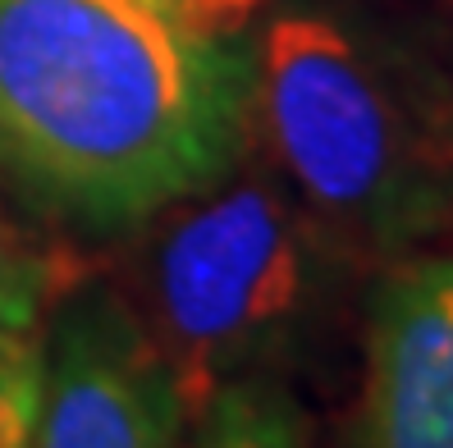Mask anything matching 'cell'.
<instances>
[{
  "label": "cell",
  "mask_w": 453,
  "mask_h": 448,
  "mask_svg": "<svg viewBox=\"0 0 453 448\" xmlns=\"http://www.w3.org/2000/svg\"><path fill=\"white\" fill-rule=\"evenodd\" d=\"M179 448H316L298 389L275 376L220 389L179 435Z\"/></svg>",
  "instance_id": "6"
},
{
  "label": "cell",
  "mask_w": 453,
  "mask_h": 448,
  "mask_svg": "<svg viewBox=\"0 0 453 448\" xmlns=\"http://www.w3.org/2000/svg\"><path fill=\"white\" fill-rule=\"evenodd\" d=\"M46 315L28 448H179L183 403L119 288L73 279Z\"/></svg>",
  "instance_id": "4"
},
{
  "label": "cell",
  "mask_w": 453,
  "mask_h": 448,
  "mask_svg": "<svg viewBox=\"0 0 453 448\" xmlns=\"http://www.w3.org/2000/svg\"><path fill=\"white\" fill-rule=\"evenodd\" d=\"M252 133L357 266L453 239V165L431 142L385 33L316 0L252 23Z\"/></svg>",
  "instance_id": "3"
},
{
  "label": "cell",
  "mask_w": 453,
  "mask_h": 448,
  "mask_svg": "<svg viewBox=\"0 0 453 448\" xmlns=\"http://www.w3.org/2000/svg\"><path fill=\"white\" fill-rule=\"evenodd\" d=\"M389 46L426 133L453 165V14L421 23V33L412 37H389Z\"/></svg>",
  "instance_id": "8"
},
{
  "label": "cell",
  "mask_w": 453,
  "mask_h": 448,
  "mask_svg": "<svg viewBox=\"0 0 453 448\" xmlns=\"http://www.w3.org/2000/svg\"><path fill=\"white\" fill-rule=\"evenodd\" d=\"M156 5L174 10L188 23H202L211 33H252L265 0H156Z\"/></svg>",
  "instance_id": "10"
},
{
  "label": "cell",
  "mask_w": 453,
  "mask_h": 448,
  "mask_svg": "<svg viewBox=\"0 0 453 448\" xmlns=\"http://www.w3.org/2000/svg\"><path fill=\"white\" fill-rule=\"evenodd\" d=\"M339 448H453V252L389 261L371 279Z\"/></svg>",
  "instance_id": "5"
},
{
  "label": "cell",
  "mask_w": 453,
  "mask_h": 448,
  "mask_svg": "<svg viewBox=\"0 0 453 448\" xmlns=\"http://www.w3.org/2000/svg\"><path fill=\"white\" fill-rule=\"evenodd\" d=\"M138 233L124 298L174 380L183 426L238 380H288L366 270L257 147Z\"/></svg>",
  "instance_id": "2"
},
{
  "label": "cell",
  "mask_w": 453,
  "mask_h": 448,
  "mask_svg": "<svg viewBox=\"0 0 453 448\" xmlns=\"http://www.w3.org/2000/svg\"><path fill=\"white\" fill-rule=\"evenodd\" d=\"M42 399V325L0 330V448H28Z\"/></svg>",
  "instance_id": "9"
},
{
  "label": "cell",
  "mask_w": 453,
  "mask_h": 448,
  "mask_svg": "<svg viewBox=\"0 0 453 448\" xmlns=\"http://www.w3.org/2000/svg\"><path fill=\"white\" fill-rule=\"evenodd\" d=\"M73 266L50 256L0 206V330H37L46 311L73 284Z\"/></svg>",
  "instance_id": "7"
},
{
  "label": "cell",
  "mask_w": 453,
  "mask_h": 448,
  "mask_svg": "<svg viewBox=\"0 0 453 448\" xmlns=\"http://www.w3.org/2000/svg\"><path fill=\"white\" fill-rule=\"evenodd\" d=\"M252 147V33L156 0H0V188L33 216L138 233Z\"/></svg>",
  "instance_id": "1"
}]
</instances>
